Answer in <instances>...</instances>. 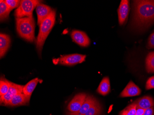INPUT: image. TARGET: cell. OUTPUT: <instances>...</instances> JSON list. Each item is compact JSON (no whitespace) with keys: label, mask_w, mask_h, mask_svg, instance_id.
I'll return each mask as SVG.
<instances>
[{"label":"cell","mask_w":154,"mask_h":115,"mask_svg":"<svg viewBox=\"0 0 154 115\" xmlns=\"http://www.w3.org/2000/svg\"><path fill=\"white\" fill-rule=\"evenodd\" d=\"M16 26L20 37L29 42H34L35 23L33 17L16 18Z\"/></svg>","instance_id":"7a4b0ae2"},{"label":"cell","mask_w":154,"mask_h":115,"mask_svg":"<svg viewBox=\"0 0 154 115\" xmlns=\"http://www.w3.org/2000/svg\"><path fill=\"white\" fill-rule=\"evenodd\" d=\"M110 91V83L109 79L108 77H104L102 79L99 86L97 89V92L102 95H108Z\"/></svg>","instance_id":"e0dca14e"},{"label":"cell","mask_w":154,"mask_h":115,"mask_svg":"<svg viewBox=\"0 0 154 115\" xmlns=\"http://www.w3.org/2000/svg\"><path fill=\"white\" fill-rule=\"evenodd\" d=\"M40 80L38 78L33 79L30 82H28L23 88V93L25 95L27 98L30 101L31 96L33 92L36 88L38 83Z\"/></svg>","instance_id":"2e32d148"},{"label":"cell","mask_w":154,"mask_h":115,"mask_svg":"<svg viewBox=\"0 0 154 115\" xmlns=\"http://www.w3.org/2000/svg\"><path fill=\"white\" fill-rule=\"evenodd\" d=\"M101 113L102 107L97 100L84 115H101Z\"/></svg>","instance_id":"44dd1931"},{"label":"cell","mask_w":154,"mask_h":115,"mask_svg":"<svg viewBox=\"0 0 154 115\" xmlns=\"http://www.w3.org/2000/svg\"></svg>","instance_id":"83f0119b"},{"label":"cell","mask_w":154,"mask_h":115,"mask_svg":"<svg viewBox=\"0 0 154 115\" xmlns=\"http://www.w3.org/2000/svg\"><path fill=\"white\" fill-rule=\"evenodd\" d=\"M73 41L80 46L86 47L90 45L91 41L85 32L78 30H73L71 34Z\"/></svg>","instance_id":"ba28073f"},{"label":"cell","mask_w":154,"mask_h":115,"mask_svg":"<svg viewBox=\"0 0 154 115\" xmlns=\"http://www.w3.org/2000/svg\"><path fill=\"white\" fill-rule=\"evenodd\" d=\"M130 2L128 0H122L118 9L119 22L121 26L125 24L128 16Z\"/></svg>","instance_id":"9c48e42d"},{"label":"cell","mask_w":154,"mask_h":115,"mask_svg":"<svg viewBox=\"0 0 154 115\" xmlns=\"http://www.w3.org/2000/svg\"><path fill=\"white\" fill-rule=\"evenodd\" d=\"M87 95L85 93L76 95L67 105V109L70 112H76L80 110L85 101Z\"/></svg>","instance_id":"52a82bcc"},{"label":"cell","mask_w":154,"mask_h":115,"mask_svg":"<svg viewBox=\"0 0 154 115\" xmlns=\"http://www.w3.org/2000/svg\"><path fill=\"white\" fill-rule=\"evenodd\" d=\"M145 110L143 109L137 107L136 115H143Z\"/></svg>","instance_id":"4316f807"},{"label":"cell","mask_w":154,"mask_h":115,"mask_svg":"<svg viewBox=\"0 0 154 115\" xmlns=\"http://www.w3.org/2000/svg\"><path fill=\"white\" fill-rule=\"evenodd\" d=\"M7 5L11 10L14 8H18L20 4L21 1L20 0H5Z\"/></svg>","instance_id":"603a6c76"},{"label":"cell","mask_w":154,"mask_h":115,"mask_svg":"<svg viewBox=\"0 0 154 115\" xmlns=\"http://www.w3.org/2000/svg\"><path fill=\"white\" fill-rule=\"evenodd\" d=\"M146 89L149 90L154 89V76L149 78L146 82Z\"/></svg>","instance_id":"cb8c5ba5"},{"label":"cell","mask_w":154,"mask_h":115,"mask_svg":"<svg viewBox=\"0 0 154 115\" xmlns=\"http://www.w3.org/2000/svg\"><path fill=\"white\" fill-rule=\"evenodd\" d=\"M42 1L38 0H22L14 12L16 18L33 17V11Z\"/></svg>","instance_id":"277c9868"},{"label":"cell","mask_w":154,"mask_h":115,"mask_svg":"<svg viewBox=\"0 0 154 115\" xmlns=\"http://www.w3.org/2000/svg\"><path fill=\"white\" fill-rule=\"evenodd\" d=\"M11 10L9 9L5 1H0V20L4 22L9 19V14Z\"/></svg>","instance_id":"ac0fdd59"},{"label":"cell","mask_w":154,"mask_h":115,"mask_svg":"<svg viewBox=\"0 0 154 115\" xmlns=\"http://www.w3.org/2000/svg\"><path fill=\"white\" fill-rule=\"evenodd\" d=\"M11 82L7 80L4 77H2L0 80V96H2L6 95L10 88Z\"/></svg>","instance_id":"ffe728a7"},{"label":"cell","mask_w":154,"mask_h":115,"mask_svg":"<svg viewBox=\"0 0 154 115\" xmlns=\"http://www.w3.org/2000/svg\"><path fill=\"white\" fill-rule=\"evenodd\" d=\"M154 22V1H134L131 25L137 30H143Z\"/></svg>","instance_id":"6da1fadb"},{"label":"cell","mask_w":154,"mask_h":115,"mask_svg":"<svg viewBox=\"0 0 154 115\" xmlns=\"http://www.w3.org/2000/svg\"><path fill=\"white\" fill-rule=\"evenodd\" d=\"M136 110L137 105L134 102L122 110L120 115H136Z\"/></svg>","instance_id":"7402d4cb"},{"label":"cell","mask_w":154,"mask_h":115,"mask_svg":"<svg viewBox=\"0 0 154 115\" xmlns=\"http://www.w3.org/2000/svg\"><path fill=\"white\" fill-rule=\"evenodd\" d=\"M24 86L17 84L11 82L8 92L4 96L0 97V103L1 105L7 106L13 97L19 93H23Z\"/></svg>","instance_id":"8992f818"},{"label":"cell","mask_w":154,"mask_h":115,"mask_svg":"<svg viewBox=\"0 0 154 115\" xmlns=\"http://www.w3.org/2000/svg\"><path fill=\"white\" fill-rule=\"evenodd\" d=\"M86 57L85 55L75 53L60 56L58 58L54 59L53 61L55 65L59 64L66 66H72L84 62Z\"/></svg>","instance_id":"5b68a950"},{"label":"cell","mask_w":154,"mask_h":115,"mask_svg":"<svg viewBox=\"0 0 154 115\" xmlns=\"http://www.w3.org/2000/svg\"><path fill=\"white\" fill-rule=\"evenodd\" d=\"M36 9L38 16V25L40 26L43 21L50 15L53 9L50 6L42 3L39 4Z\"/></svg>","instance_id":"30bf717a"},{"label":"cell","mask_w":154,"mask_h":115,"mask_svg":"<svg viewBox=\"0 0 154 115\" xmlns=\"http://www.w3.org/2000/svg\"><path fill=\"white\" fill-rule=\"evenodd\" d=\"M29 101L23 93H20L14 96L11 101L7 104L9 107H15L20 105H27L29 104Z\"/></svg>","instance_id":"4fadbf2b"},{"label":"cell","mask_w":154,"mask_h":115,"mask_svg":"<svg viewBox=\"0 0 154 115\" xmlns=\"http://www.w3.org/2000/svg\"><path fill=\"white\" fill-rule=\"evenodd\" d=\"M97 101V100L94 97L87 95L85 101L80 110L76 112H68L67 115H84L93 104L96 103Z\"/></svg>","instance_id":"7c38bea8"},{"label":"cell","mask_w":154,"mask_h":115,"mask_svg":"<svg viewBox=\"0 0 154 115\" xmlns=\"http://www.w3.org/2000/svg\"><path fill=\"white\" fill-rule=\"evenodd\" d=\"M141 90L132 81H130L121 92V97H130L140 95Z\"/></svg>","instance_id":"8fae6325"},{"label":"cell","mask_w":154,"mask_h":115,"mask_svg":"<svg viewBox=\"0 0 154 115\" xmlns=\"http://www.w3.org/2000/svg\"><path fill=\"white\" fill-rule=\"evenodd\" d=\"M56 17V11L53 9L50 15L43 21L39 26V33L36 39V48L39 54L41 55L42 50L46 39L54 26Z\"/></svg>","instance_id":"3957f363"},{"label":"cell","mask_w":154,"mask_h":115,"mask_svg":"<svg viewBox=\"0 0 154 115\" xmlns=\"http://www.w3.org/2000/svg\"><path fill=\"white\" fill-rule=\"evenodd\" d=\"M146 68L148 73L154 72V52L149 53L146 57Z\"/></svg>","instance_id":"d6986e66"},{"label":"cell","mask_w":154,"mask_h":115,"mask_svg":"<svg viewBox=\"0 0 154 115\" xmlns=\"http://www.w3.org/2000/svg\"><path fill=\"white\" fill-rule=\"evenodd\" d=\"M11 38L8 35L1 33L0 35V56L4 57L10 47Z\"/></svg>","instance_id":"5bb4252c"},{"label":"cell","mask_w":154,"mask_h":115,"mask_svg":"<svg viewBox=\"0 0 154 115\" xmlns=\"http://www.w3.org/2000/svg\"><path fill=\"white\" fill-rule=\"evenodd\" d=\"M154 111V107H152L150 108L145 110L143 115H153Z\"/></svg>","instance_id":"484cf974"},{"label":"cell","mask_w":154,"mask_h":115,"mask_svg":"<svg viewBox=\"0 0 154 115\" xmlns=\"http://www.w3.org/2000/svg\"><path fill=\"white\" fill-rule=\"evenodd\" d=\"M137 107L144 110L148 109L154 106V100L151 97L145 96L136 100Z\"/></svg>","instance_id":"9a60e30c"},{"label":"cell","mask_w":154,"mask_h":115,"mask_svg":"<svg viewBox=\"0 0 154 115\" xmlns=\"http://www.w3.org/2000/svg\"><path fill=\"white\" fill-rule=\"evenodd\" d=\"M147 47L148 49L154 48V31L149 38Z\"/></svg>","instance_id":"d4e9b609"}]
</instances>
